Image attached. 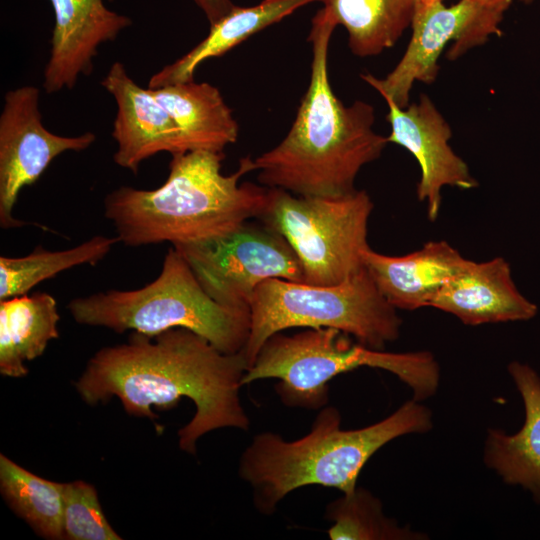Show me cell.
Masks as SVG:
<instances>
[{
    "label": "cell",
    "mask_w": 540,
    "mask_h": 540,
    "mask_svg": "<svg viewBox=\"0 0 540 540\" xmlns=\"http://www.w3.org/2000/svg\"><path fill=\"white\" fill-rule=\"evenodd\" d=\"M248 368L243 351L223 353L186 328L155 336L133 331L126 343L96 352L75 386L90 405L117 396L129 415L151 420L153 405L167 410L191 399L196 412L178 436L179 447L195 454L198 439L212 430H248L239 396Z\"/></svg>",
    "instance_id": "6da1fadb"
},
{
    "label": "cell",
    "mask_w": 540,
    "mask_h": 540,
    "mask_svg": "<svg viewBox=\"0 0 540 540\" xmlns=\"http://www.w3.org/2000/svg\"><path fill=\"white\" fill-rule=\"evenodd\" d=\"M388 106L386 120L390 125L388 143L397 144L417 160L420 179L417 199L426 204L427 217L435 222L442 205V189L446 186L463 190L478 187L467 163L452 149V128L433 100L421 94L418 101L406 107L383 97Z\"/></svg>",
    "instance_id": "7c38bea8"
},
{
    "label": "cell",
    "mask_w": 540,
    "mask_h": 540,
    "mask_svg": "<svg viewBox=\"0 0 540 540\" xmlns=\"http://www.w3.org/2000/svg\"><path fill=\"white\" fill-rule=\"evenodd\" d=\"M402 320L364 267L343 282L320 286L272 278L255 290L242 350L249 367L268 338L289 328H334L383 350L400 335Z\"/></svg>",
    "instance_id": "52a82bcc"
},
{
    "label": "cell",
    "mask_w": 540,
    "mask_h": 540,
    "mask_svg": "<svg viewBox=\"0 0 540 540\" xmlns=\"http://www.w3.org/2000/svg\"><path fill=\"white\" fill-rule=\"evenodd\" d=\"M173 247L205 292L224 306L250 310L255 290L268 279L303 282L291 246L260 221H246L222 237Z\"/></svg>",
    "instance_id": "9c48e42d"
},
{
    "label": "cell",
    "mask_w": 540,
    "mask_h": 540,
    "mask_svg": "<svg viewBox=\"0 0 540 540\" xmlns=\"http://www.w3.org/2000/svg\"><path fill=\"white\" fill-rule=\"evenodd\" d=\"M101 86L115 99L117 113L112 136L117 143L114 162L134 174L140 164L160 152H187L181 129L151 90L140 87L121 62H114Z\"/></svg>",
    "instance_id": "4fadbf2b"
},
{
    "label": "cell",
    "mask_w": 540,
    "mask_h": 540,
    "mask_svg": "<svg viewBox=\"0 0 540 540\" xmlns=\"http://www.w3.org/2000/svg\"><path fill=\"white\" fill-rule=\"evenodd\" d=\"M63 497V539H121L108 523L94 486L81 480L63 483Z\"/></svg>",
    "instance_id": "d4e9b609"
},
{
    "label": "cell",
    "mask_w": 540,
    "mask_h": 540,
    "mask_svg": "<svg viewBox=\"0 0 540 540\" xmlns=\"http://www.w3.org/2000/svg\"><path fill=\"white\" fill-rule=\"evenodd\" d=\"M40 91L25 85L6 92L0 114V226L19 228L29 223L14 217L19 193L34 184L50 163L66 151H83L96 140L93 132L60 136L42 123Z\"/></svg>",
    "instance_id": "8fae6325"
},
{
    "label": "cell",
    "mask_w": 540,
    "mask_h": 540,
    "mask_svg": "<svg viewBox=\"0 0 540 540\" xmlns=\"http://www.w3.org/2000/svg\"><path fill=\"white\" fill-rule=\"evenodd\" d=\"M317 12L335 27L342 25L348 46L358 57L393 47L411 27L419 0H319Z\"/></svg>",
    "instance_id": "44dd1931"
},
{
    "label": "cell",
    "mask_w": 540,
    "mask_h": 540,
    "mask_svg": "<svg viewBox=\"0 0 540 540\" xmlns=\"http://www.w3.org/2000/svg\"><path fill=\"white\" fill-rule=\"evenodd\" d=\"M315 1L319 0H263L251 7L235 6L211 25L208 35L193 49L155 73L148 88L194 80L196 69L204 61L224 55L253 34Z\"/></svg>",
    "instance_id": "d6986e66"
},
{
    "label": "cell",
    "mask_w": 540,
    "mask_h": 540,
    "mask_svg": "<svg viewBox=\"0 0 540 540\" xmlns=\"http://www.w3.org/2000/svg\"><path fill=\"white\" fill-rule=\"evenodd\" d=\"M429 307L457 317L463 324L527 321L538 307L517 288L509 263L503 257L470 260L433 298Z\"/></svg>",
    "instance_id": "9a60e30c"
},
{
    "label": "cell",
    "mask_w": 540,
    "mask_h": 540,
    "mask_svg": "<svg viewBox=\"0 0 540 540\" xmlns=\"http://www.w3.org/2000/svg\"><path fill=\"white\" fill-rule=\"evenodd\" d=\"M520 1L523 2L524 4H531L535 0H520Z\"/></svg>",
    "instance_id": "83f0119b"
},
{
    "label": "cell",
    "mask_w": 540,
    "mask_h": 540,
    "mask_svg": "<svg viewBox=\"0 0 540 540\" xmlns=\"http://www.w3.org/2000/svg\"><path fill=\"white\" fill-rule=\"evenodd\" d=\"M336 27L316 13L310 82L285 138L253 160L258 181L300 196L340 197L356 190L360 170L377 160L387 137L373 129L374 107L362 100L345 105L328 75V47Z\"/></svg>",
    "instance_id": "7a4b0ae2"
},
{
    "label": "cell",
    "mask_w": 540,
    "mask_h": 540,
    "mask_svg": "<svg viewBox=\"0 0 540 540\" xmlns=\"http://www.w3.org/2000/svg\"><path fill=\"white\" fill-rule=\"evenodd\" d=\"M508 371L522 396L525 421L513 435L489 430L484 460L506 483L521 485L540 499V377L517 361L509 364Z\"/></svg>",
    "instance_id": "e0dca14e"
},
{
    "label": "cell",
    "mask_w": 540,
    "mask_h": 540,
    "mask_svg": "<svg viewBox=\"0 0 540 540\" xmlns=\"http://www.w3.org/2000/svg\"><path fill=\"white\" fill-rule=\"evenodd\" d=\"M360 367L394 374L411 388L416 401L429 398L439 386V365L429 351L376 350L353 342L350 335L334 328L274 334L260 348L243 385L278 379L275 389L284 404L315 410L326 405L332 378Z\"/></svg>",
    "instance_id": "8992f818"
},
{
    "label": "cell",
    "mask_w": 540,
    "mask_h": 540,
    "mask_svg": "<svg viewBox=\"0 0 540 540\" xmlns=\"http://www.w3.org/2000/svg\"><path fill=\"white\" fill-rule=\"evenodd\" d=\"M326 518L333 522L328 530L332 540H411L425 538L421 533L401 527L383 512L381 501L362 487L326 507Z\"/></svg>",
    "instance_id": "cb8c5ba5"
},
{
    "label": "cell",
    "mask_w": 540,
    "mask_h": 540,
    "mask_svg": "<svg viewBox=\"0 0 540 540\" xmlns=\"http://www.w3.org/2000/svg\"><path fill=\"white\" fill-rule=\"evenodd\" d=\"M508 9L471 0H460L451 6L443 1L418 6L409 44L396 66L384 78L370 73L360 77L382 97L406 107L415 82L431 85L436 81L439 58L447 47V59L455 61L492 36L501 35L500 24Z\"/></svg>",
    "instance_id": "30bf717a"
},
{
    "label": "cell",
    "mask_w": 540,
    "mask_h": 540,
    "mask_svg": "<svg viewBox=\"0 0 540 540\" xmlns=\"http://www.w3.org/2000/svg\"><path fill=\"white\" fill-rule=\"evenodd\" d=\"M374 204L365 190L340 197L300 196L270 188L256 220L279 233L299 259L303 283L336 285L364 268Z\"/></svg>",
    "instance_id": "ba28073f"
},
{
    "label": "cell",
    "mask_w": 540,
    "mask_h": 540,
    "mask_svg": "<svg viewBox=\"0 0 540 540\" xmlns=\"http://www.w3.org/2000/svg\"><path fill=\"white\" fill-rule=\"evenodd\" d=\"M67 308L77 323L117 333L133 330L155 336L186 328L227 354L244 349L250 330V310L211 298L174 247L166 253L160 274L145 286L78 297Z\"/></svg>",
    "instance_id": "5b68a950"
},
{
    "label": "cell",
    "mask_w": 540,
    "mask_h": 540,
    "mask_svg": "<svg viewBox=\"0 0 540 540\" xmlns=\"http://www.w3.org/2000/svg\"><path fill=\"white\" fill-rule=\"evenodd\" d=\"M437 1H443V0H419L418 6L424 7L433 4ZM471 1H477L480 3L488 4V5H502L510 7L513 0H471Z\"/></svg>",
    "instance_id": "4316f807"
},
{
    "label": "cell",
    "mask_w": 540,
    "mask_h": 540,
    "mask_svg": "<svg viewBox=\"0 0 540 540\" xmlns=\"http://www.w3.org/2000/svg\"><path fill=\"white\" fill-rule=\"evenodd\" d=\"M120 242L119 238L94 236L80 245L61 251L38 246L22 257H0V300L27 294L38 283L74 266L95 265Z\"/></svg>",
    "instance_id": "603a6c76"
},
{
    "label": "cell",
    "mask_w": 540,
    "mask_h": 540,
    "mask_svg": "<svg viewBox=\"0 0 540 540\" xmlns=\"http://www.w3.org/2000/svg\"><path fill=\"white\" fill-rule=\"evenodd\" d=\"M203 11L210 25L226 16L236 5L231 0H194Z\"/></svg>",
    "instance_id": "484cf974"
},
{
    "label": "cell",
    "mask_w": 540,
    "mask_h": 540,
    "mask_svg": "<svg viewBox=\"0 0 540 540\" xmlns=\"http://www.w3.org/2000/svg\"><path fill=\"white\" fill-rule=\"evenodd\" d=\"M60 316L55 298L46 292L0 300V373L19 378L28 374L24 361L41 356L57 339Z\"/></svg>",
    "instance_id": "ffe728a7"
},
{
    "label": "cell",
    "mask_w": 540,
    "mask_h": 540,
    "mask_svg": "<svg viewBox=\"0 0 540 540\" xmlns=\"http://www.w3.org/2000/svg\"><path fill=\"white\" fill-rule=\"evenodd\" d=\"M431 428V411L414 399L385 419L354 430L342 429L339 411L324 406L300 439L257 434L240 458L239 474L253 489L255 507L268 515L288 493L306 485L353 492L363 466L381 447Z\"/></svg>",
    "instance_id": "277c9868"
},
{
    "label": "cell",
    "mask_w": 540,
    "mask_h": 540,
    "mask_svg": "<svg viewBox=\"0 0 540 540\" xmlns=\"http://www.w3.org/2000/svg\"><path fill=\"white\" fill-rule=\"evenodd\" d=\"M0 488L10 508L39 536L63 539V483L41 478L1 454Z\"/></svg>",
    "instance_id": "7402d4cb"
},
{
    "label": "cell",
    "mask_w": 540,
    "mask_h": 540,
    "mask_svg": "<svg viewBox=\"0 0 540 540\" xmlns=\"http://www.w3.org/2000/svg\"><path fill=\"white\" fill-rule=\"evenodd\" d=\"M363 264L387 301L396 309L429 307L433 298L470 260L447 241H429L402 256H389L370 247Z\"/></svg>",
    "instance_id": "2e32d148"
},
{
    "label": "cell",
    "mask_w": 540,
    "mask_h": 540,
    "mask_svg": "<svg viewBox=\"0 0 540 540\" xmlns=\"http://www.w3.org/2000/svg\"><path fill=\"white\" fill-rule=\"evenodd\" d=\"M150 90L181 129L187 152H223L237 141L238 123L215 86L192 80Z\"/></svg>",
    "instance_id": "ac0fdd59"
},
{
    "label": "cell",
    "mask_w": 540,
    "mask_h": 540,
    "mask_svg": "<svg viewBox=\"0 0 540 540\" xmlns=\"http://www.w3.org/2000/svg\"><path fill=\"white\" fill-rule=\"evenodd\" d=\"M223 152L194 150L173 155L166 181L152 190L119 187L104 200V215L119 241L138 247L162 242L172 245L222 237L246 221L257 219L269 187L245 182L254 170L250 157L224 175Z\"/></svg>",
    "instance_id": "3957f363"
},
{
    "label": "cell",
    "mask_w": 540,
    "mask_h": 540,
    "mask_svg": "<svg viewBox=\"0 0 540 540\" xmlns=\"http://www.w3.org/2000/svg\"><path fill=\"white\" fill-rule=\"evenodd\" d=\"M55 15L50 57L44 69L46 93L72 89L93 71L98 47L113 41L132 20L109 10L103 0H49Z\"/></svg>",
    "instance_id": "5bb4252c"
}]
</instances>
